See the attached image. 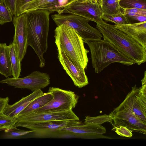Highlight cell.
Returning a JSON list of instances; mask_svg holds the SVG:
<instances>
[{
    "mask_svg": "<svg viewBox=\"0 0 146 146\" xmlns=\"http://www.w3.org/2000/svg\"><path fill=\"white\" fill-rule=\"evenodd\" d=\"M27 34V45L32 47L38 57L39 66L45 65L44 54L48 47L49 15L51 13L46 10H36L25 13Z\"/></svg>",
    "mask_w": 146,
    "mask_h": 146,
    "instance_id": "cell-1",
    "label": "cell"
},
{
    "mask_svg": "<svg viewBox=\"0 0 146 146\" xmlns=\"http://www.w3.org/2000/svg\"><path fill=\"white\" fill-rule=\"evenodd\" d=\"M96 28L104 40L123 55L140 65L146 61V48L114 25L102 19L96 23Z\"/></svg>",
    "mask_w": 146,
    "mask_h": 146,
    "instance_id": "cell-2",
    "label": "cell"
},
{
    "mask_svg": "<svg viewBox=\"0 0 146 146\" xmlns=\"http://www.w3.org/2000/svg\"><path fill=\"white\" fill-rule=\"evenodd\" d=\"M55 42L57 49L63 51L76 66L85 69L88 65L89 50L85 48L83 40L72 29L64 25L54 30Z\"/></svg>",
    "mask_w": 146,
    "mask_h": 146,
    "instance_id": "cell-3",
    "label": "cell"
},
{
    "mask_svg": "<svg viewBox=\"0 0 146 146\" xmlns=\"http://www.w3.org/2000/svg\"><path fill=\"white\" fill-rule=\"evenodd\" d=\"M88 45L91 53L92 64L96 73L101 72L113 63L130 66L134 63L132 60L119 51L104 40L84 41Z\"/></svg>",
    "mask_w": 146,
    "mask_h": 146,
    "instance_id": "cell-4",
    "label": "cell"
},
{
    "mask_svg": "<svg viewBox=\"0 0 146 146\" xmlns=\"http://www.w3.org/2000/svg\"><path fill=\"white\" fill-rule=\"evenodd\" d=\"M51 17L57 26L64 25L72 29L84 41L100 40L103 37L98 29L89 25V20L81 16L71 14H56Z\"/></svg>",
    "mask_w": 146,
    "mask_h": 146,
    "instance_id": "cell-5",
    "label": "cell"
},
{
    "mask_svg": "<svg viewBox=\"0 0 146 146\" xmlns=\"http://www.w3.org/2000/svg\"><path fill=\"white\" fill-rule=\"evenodd\" d=\"M48 92L52 95V99L44 106L32 112L72 110L75 108L79 98V96L74 92L58 88L50 87Z\"/></svg>",
    "mask_w": 146,
    "mask_h": 146,
    "instance_id": "cell-6",
    "label": "cell"
},
{
    "mask_svg": "<svg viewBox=\"0 0 146 146\" xmlns=\"http://www.w3.org/2000/svg\"><path fill=\"white\" fill-rule=\"evenodd\" d=\"M60 138L73 137L84 139H112L103 135L106 132L101 125L81 122L75 125L62 128L60 129Z\"/></svg>",
    "mask_w": 146,
    "mask_h": 146,
    "instance_id": "cell-7",
    "label": "cell"
},
{
    "mask_svg": "<svg viewBox=\"0 0 146 146\" xmlns=\"http://www.w3.org/2000/svg\"><path fill=\"white\" fill-rule=\"evenodd\" d=\"M71 120L80 121L79 118L72 110L41 112H31L18 115L15 126L21 127L25 124L52 121Z\"/></svg>",
    "mask_w": 146,
    "mask_h": 146,
    "instance_id": "cell-8",
    "label": "cell"
},
{
    "mask_svg": "<svg viewBox=\"0 0 146 146\" xmlns=\"http://www.w3.org/2000/svg\"><path fill=\"white\" fill-rule=\"evenodd\" d=\"M132 113L146 124V84L139 88H131L123 101L118 106Z\"/></svg>",
    "mask_w": 146,
    "mask_h": 146,
    "instance_id": "cell-9",
    "label": "cell"
},
{
    "mask_svg": "<svg viewBox=\"0 0 146 146\" xmlns=\"http://www.w3.org/2000/svg\"><path fill=\"white\" fill-rule=\"evenodd\" d=\"M78 15L97 23L102 19L103 13L98 0H78L60 10L58 14Z\"/></svg>",
    "mask_w": 146,
    "mask_h": 146,
    "instance_id": "cell-10",
    "label": "cell"
},
{
    "mask_svg": "<svg viewBox=\"0 0 146 146\" xmlns=\"http://www.w3.org/2000/svg\"><path fill=\"white\" fill-rule=\"evenodd\" d=\"M0 83L34 92L47 86L50 83V77L46 73L36 70L23 78H7L0 81Z\"/></svg>",
    "mask_w": 146,
    "mask_h": 146,
    "instance_id": "cell-11",
    "label": "cell"
},
{
    "mask_svg": "<svg viewBox=\"0 0 146 146\" xmlns=\"http://www.w3.org/2000/svg\"><path fill=\"white\" fill-rule=\"evenodd\" d=\"M81 122L75 120H55L25 124L21 127L35 131L34 135L36 138H60V129Z\"/></svg>",
    "mask_w": 146,
    "mask_h": 146,
    "instance_id": "cell-12",
    "label": "cell"
},
{
    "mask_svg": "<svg viewBox=\"0 0 146 146\" xmlns=\"http://www.w3.org/2000/svg\"><path fill=\"white\" fill-rule=\"evenodd\" d=\"M110 114L112 117L110 123L112 126H123L132 132L146 135V124L126 109L118 106Z\"/></svg>",
    "mask_w": 146,
    "mask_h": 146,
    "instance_id": "cell-13",
    "label": "cell"
},
{
    "mask_svg": "<svg viewBox=\"0 0 146 146\" xmlns=\"http://www.w3.org/2000/svg\"><path fill=\"white\" fill-rule=\"evenodd\" d=\"M13 23L15 29L13 42L19 59L21 62L27 53L28 46L25 13L18 16H14Z\"/></svg>",
    "mask_w": 146,
    "mask_h": 146,
    "instance_id": "cell-14",
    "label": "cell"
},
{
    "mask_svg": "<svg viewBox=\"0 0 146 146\" xmlns=\"http://www.w3.org/2000/svg\"><path fill=\"white\" fill-rule=\"evenodd\" d=\"M57 50L59 61L75 86L81 88L87 85L89 82L85 69L78 68L70 60L63 51L60 49Z\"/></svg>",
    "mask_w": 146,
    "mask_h": 146,
    "instance_id": "cell-15",
    "label": "cell"
},
{
    "mask_svg": "<svg viewBox=\"0 0 146 146\" xmlns=\"http://www.w3.org/2000/svg\"><path fill=\"white\" fill-rule=\"evenodd\" d=\"M114 25L146 48V21Z\"/></svg>",
    "mask_w": 146,
    "mask_h": 146,
    "instance_id": "cell-16",
    "label": "cell"
},
{
    "mask_svg": "<svg viewBox=\"0 0 146 146\" xmlns=\"http://www.w3.org/2000/svg\"><path fill=\"white\" fill-rule=\"evenodd\" d=\"M44 93L41 89L36 90L22 98L12 105L7 104L2 112L5 115L11 117H17L32 101L41 96Z\"/></svg>",
    "mask_w": 146,
    "mask_h": 146,
    "instance_id": "cell-17",
    "label": "cell"
},
{
    "mask_svg": "<svg viewBox=\"0 0 146 146\" xmlns=\"http://www.w3.org/2000/svg\"><path fill=\"white\" fill-rule=\"evenodd\" d=\"M59 0H33L23 5L16 16L36 10H46L52 13L60 9Z\"/></svg>",
    "mask_w": 146,
    "mask_h": 146,
    "instance_id": "cell-18",
    "label": "cell"
},
{
    "mask_svg": "<svg viewBox=\"0 0 146 146\" xmlns=\"http://www.w3.org/2000/svg\"><path fill=\"white\" fill-rule=\"evenodd\" d=\"M0 74L6 78L12 76L8 46L0 43Z\"/></svg>",
    "mask_w": 146,
    "mask_h": 146,
    "instance_id": "cell-19",
    "label": "cell"
},
{
    "mask_svg": "<svg viewBox=\"0 0 146 146\" xmlns=\"http://www.w3.org/2000/svg\"><path fill=\"white\" fill-rule=\"evenodd\" d=\"M52 98V96L50 93L48 92L44 93L43 95L32 101L18 115L31 112L43 107L48 103Z\"/></svg>",
    "mask_w": 146,
    "mask_h": 146,
    "instance_id": "cell-20",
    "label": "cell"
},
{
    "mask_svg": "<svg viewBox=\"0 0 146 146\" xmlns=\"http://www.w3.org/2000/svg\"><path fill=\"white\" fill-rule=\"evenodd\" d=\"M9 51L10 59L13 78H19L21 72V63L13 42L8 46Z\"/></svg>",
    "mask_w": 146,
    "mask_h": 146,
    "instance_id": "cell-21",
    "label": "cell"
},
{
    "mask_svg": "<svg viewBox=\"0 0 146 146\" xmlns=\"http://www.w3.org/2000/svg\"><path fill=\"white\" fill-rule=\"evenodd\" d=\"M98 0L103 13L114 14L123 12V9L119 6L118 0Z\"/></svg>",
    "mask_w": 146,
    "mask_h": 146,
    "instance_id": "cell-22",
    "label": "cell"
},
{
    "mask_svg": "<svg viewBox=\"0 0 146 146\" xmlns=\"http://www.w3.org/2000/svg\"><path fill=\"white\" fill-rule=\"evenodd\" d=\"M102 18L106 21L113 23L115 25L131 23L128 17L123 13L114 14L103 13Z\"/></svg>",
    "mask_w": 146,
    "mask_h": 146,
    "instance_id": "cell-23",
    "label": "cell"
},
{
    "mask_svg": "<svg viewBox=\"0 0 146 146\" xmlns=\"http://www.w3.org/2000/svg\"><path fill=\"white\" fill-rule=\"evenodd\" d=\"M119 5L123 9L137 8L146 9V0H120Z\"/></svg>",
    "mask_w": 146,
    "mask_h": 146,
    "instance_id": "cell-24",
    "label": "cell"
},
{
    "mask_svg": "<svg viewBox=\"0 0 146 146\" xmlns=\"http://www.w3.org/2000/svg\"><path fill=\"white\" fill-rule=\"evenodd\" d=\"M2 137L5 139L16 138L22 136L35 131L34 130L25 131L18 129L15 126L4 130Z\"/></svg>",
    "mask_w": 146,
    "mask_h": 146,
    "instance_id": "cell-25",
    "label": "cell"
},
{
    "mask_svg": "<svg viewBox=\"0 0 146 146\" xmlns=\"http://www.w3.org/2000/svg\"><path fill=\"white\" fill-rule=\"evenodd\" d=\"M13 16L4 0H0V24L12 21Z\"/></svg>",
    "mask_w": 146,
    "mask_h": 146,
    "instance_id": "cell-26",
    "label": "cell"
},
{
    "mask_svg": "<svg viewBox=\"0 0 146 146\" xmlns=\"http://www.w3.org/2000/svg\"><path fill=\"white\" fill-rule=\"evenodd\" d=\"M17 122V117H11L0 112V131L14 127Z\"/></svg>",
    "mask_w": 146,
    "mask_h": 146,
    "instance_id": "cell-27",
    "label": "cell"
},
{
    "mask_svg": "<svg viewBox=\"0 0 146 146\" xmlns=\"http://www.w3.org/2000/svg\"><path fill=\"white\" fill-rule=\"evenodd\" d=\"M112 118L111 115L104 114L96 117L87 116L84 119V122L90 123L101 125L106 122H110Z\"/></svg>",
    "mask_w": 146,
    "mask_h": 146,
    "instance_id": "cell-28",
    "label": "cell"
},
{
    "mask_svg": "<svg viewBox=\"0 0 146 146\" xmlns=\"http://www.w3.org/2000/svg\"><path fill=\"white\" fill-rule=\"evenodd\" d=\"M111 130L114 131L118 135L127 137H131L133 136L132 131L123 126L114 127Z\"/></svg>",
    "mask_w": 146,
    "mask_h": 146,
    "instance_id": "cell-29",
    "label": "cell"
},
{
    "mask_svg": "<svg viewBox=\"0 0 146 146\" xmlns=\"http://www.w3.org/2000/svg\"><path fill=\"white\" fill-rule=\"evenodd\" d=\"M123 9V13L128 16H146V9L137 8H126Z\"/></svg>",
    "mask_w": 146,
    "mask_h": 146,
    "instance_id": "cell-30",
    "label": "cell"
},
{
    "mask_svg": "<svg viewBox=\"0 0 146 146\" xmlns=\"http://www.w3.org/2000/svg\"><path fill=\"white\" fill-rule=\"evenodd\" d=\"M6 5L10 10L13 15H15L16 13V0H4Z\"/></svg>",
    "mask_w": 146,
    "mask_h": 146,
    "instance_id": "cell-31",
    "label": "cell"
},
{
    "mask_svg": "<svg viewBox=\"0 0 146 146\" xmlns=\"http://www.w3.org/2000/svg\"><path fill=\"white\" fill-rule=\"evenodd\" d=\"M131 23L146 21V16H128Z\"/></svg>",
    "mask_w": 146,
    "mask_h": 146,
    "instance_id": "cell-32",
    "label": "cell"
},
{
    "mask_svg": "<svg viewBox=\"0 0 146 146\" xmlns=\"http://www.w3.org/2000/svg\"><path fill=\"white\" fill-rule=\"evenodd\" d=\"M33 0H16V13L14 16H16L21 8L26 3Z\"/></svg>",
    "mask_w": 146,
    "mask_h": 146,
    "instance_id": "cell-33",
    "label": "cell"
},
{
    "mask_svg": "<svg viewBox=\"0 0 146 146\" xmlns=\"http://www.w3.org/2000/svg\"><path fill=\"white\" fill-rule=\"evenodd\" d=\"M9 98L8 97L5 98L0 97V112L3 111L6 105L9 103Z\"/></svg>",
    "mask_w": 146,
    "mask_h": 146,
    "instance_id": "cell-34",
    "label": "cell"
},
{
    "mask_svg": "<svg viewBox=\"0 0 146 146\" xmlns=\"http://www.w3.org/2000/svg\"><path fill=\"white\" fill-rule=\"evenodd\" d=\"M142 85L146 84V71L144 72V75L143 78L141 80Z\"/></svg>",
    "mask_w": 146,
    "mask_h": 146,
    "instance_id": "cell-35",
    "label": "cell"
},
{
    "mask_svg": "<svg viewBox=\"0 0 146 146\" xmlns=\"http://www.w3.org/2000/svg\"><path fill=\"white\" fill-rule=\"evenodd\" d=\"M118 0L119 1V0Z\"/></svg>",
    "mask_w": 146,
    "mask_h": 146,
    "instance_id": "cell-36",
    "label": "cell"
}]
</instances>
